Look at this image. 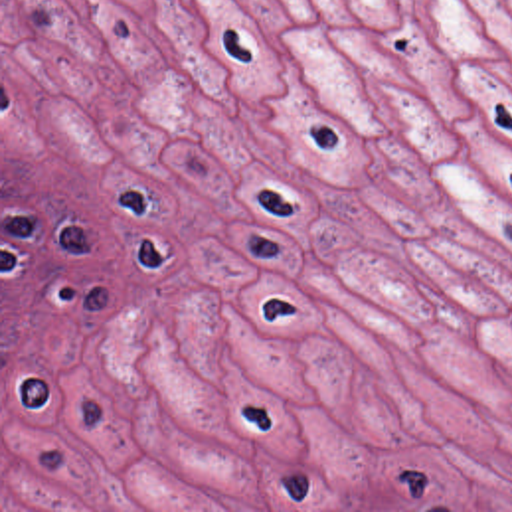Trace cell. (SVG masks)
<instances>
[{"label": "cell", "mask_w": 512, "mask_h": 512, "mask_svg": "<svg viewBox=\"0 0 512 512\" xmlns=\"http://www.w3.org/2000/svg\"><path fill=\"white\" fill-rule=\"evenodd\" d=\"M286 88L265 103L263 119L287 161L302 176L360 189L370 182L366 139L322 108L287 56Z\"/></svg>", "instance_id": "1"}, {"label": "cell", "mask_w": 512, "mask_h": 512, "mask_svg": "<svg viewBox=\"0 0 512 512\" xmlns=\"http://www.w3.org/2000/svg\"><path fill=\"white\" fill-rule=\"evenodd\" d=\"M208 52L229 75L239 105L261 110L286 88L287 55L279 40L235 0H199Z\"/></svg>", "instance_id": "2"}, {"label": "cell", "mask_w": 512, "mask_h": 512, "mask_svg": "<svg viewBox=\"0 0 512 512\" xmlns=\"http://www.w3.org/2000/svg\"><path fill=\"white\" fill-rule=\"evenodd\" d=\"M284 52L316 102L366 140L388 133L360 70L334 45L321 21L280 35Z\"/></svg>", "instance_id": "3"}, {"label": "cell", "mask_w": 512, "mask_h": 512, "mask_svg": "<svg viewBox=\"0 0 512 512\" xmlns=\"http://www.w3.org/2000/svg\"><path fill=\"white\" fill-rule=\"evenodd\" d=\"M293 409L305 443L303 461L322 475L347 512H366L376 450L317 403Z\"/></svg>", "instance_id": "4"}, {"label": "cell", "mask_w": 512, "mask_h": 512, "mask_svg": "<svg viewBox=\"0 0 512 512\" xmlns=\"http://www.w3.org/2000/svg\"><path fill=\"white\" fill-rule=\"evenodd\" d=\"M330 268L350 291L414 329L427 323L433 315L434 307L409 262L357 246L340 255Z\"/></svg>", "instance_id": "5"}, {"label": "cell", "mask_w": 512, "mask_h": 512, "mask_svg": "<svg viewBox=\"0 0 512 512\" xmlns=\"http://www.w3.org/2000/svg\"><path fill=\"white\" fill-rule=\"evenodd\" d=\"M236 299L238 312L265 336L300 342L329 331L320 300L298 279L260 271Z\"/></svg>", "instance_id": "6"}, {"label": "cell", "mask_w": 512, "mask_h": 512, "mask_svg": "<svg viewBox=\"0 0 512 512\" xmlns=\"http://www.w3.org/2000/svg\"><path fill=\"white\" fill-rule=\"evenodd\" d=\"M228 383L236 435L276 458L302 461L305 443L293 405L253 383L235 364L231 366Z\"/></svg>", "instance_id": "7"}, {"label": "cell", "mask_w": 512, "mask_h": 512, "mask_svg": "<svg viewBox=\"0 0 512 512\" xmlns=\"http://www.w3.org/2000/svg\"><path fill=\"white\" fill-rule=\"evenodd\" d=\"M365 78L387 129L413 148L431 167L459 156L462 140L455 130L418 90Z\"/></svg>", "instance_id": "8"}, {"label": "cell", "mask_w": 512, "mask_h": 512, "mask_svg": "<svg viewBox=\"0 0 512 512\" xmlns=\"http://www.w3.org/2000/svg\"><path fill=\"white\" fill-rule=\"evenodd\" d=\"M236 181L235 197L250 219L290 234L308 251L309 227L321 206L305 182L258 160L245 166Z\"/></svg>", "instance_id": "9"}, {"label": "cell", "mask_w": 512, "mask_h": 512, "mask_svg": "<svg viewBox=\"0 0 512 512\" xmlns=\"http://www.w3.org/2000/svg\"><path fill=\"white\" fill-rule=\"evenodd\" d=\"M230 341L235 365L253 383L292 405L317 403L304 378L297 343L257 332L238 312L229 309Z\"/></svg>", "instance_id": "10"}, {"label": "cell", "mask_w": 512, "mask_h": 512, "mask_svg": "<svg viewBox=\"0 0 512 512\" xmlns=\"http://www.w3.org/2000/svg\"><path fill=\"white\" fill-rule=\"evenodd\" d=\"M432 174L454 209L512 256V202L459 156L437 164Z\"/></svg>", "instance_id": "11"}, {"label": "cell", "mask_w": 512, "mask_h": 512, "mask_svg": "<svg viewBox=\"0 0 512 512\" xmlns=\"http://www.w3.org/2000/svg\"><path fill=\"white\" fill-rule=\"evenodd\" d=\"M320 302L328 330L342 340L358 361L374 374L396 407L407 432L416 440L427 439L429 432L423 421L420 402L401 377L388 344L338 308L324 301Z\"/></svg>", "instance_id": "12"}, {"label": "cell", "mask_w": 512, "mask_h": 512, "mask_svg": "<svg viewBox=\"0 0 512 512\" xmlns=\"http://www.w3.org/2000/svg\"><path fill=\"white\" fill-rule=\"evenodd\" d=\"M267 512H347L322 475L305 461H287L255 449Z\"/></svg>", "instance_id": "13"}, {"label": "cell", "mask_w": 512, "mask_h": 512, "mask_svg": "<svg viewBox=\"0 0 512 512\" xmlns=\"http://www.w3.org/2000/svg\"><path fill=\"white\" fill-rule=\"evenodd\" d=\"M317 299L341 310L358 325L415 360L421 337L413 327L346 288L332 269L308 252L298 279Z\"/></svg>", "instance_id": "14"}, {"label": "cell", "mask_w": 512, "mask_h": 512, "mask_svg": "<svg viewBox=\"0 0 512 512\" xmlns=\"http://www.w3.org/2000/svg\"><path fill=\"white\" fill-rule=\"evenodd\" d=\"M370 155V182L381 190L425 213L443 193L432 168L399 137L387 133L366 140Z\"/></svg>", "instance_id": "15"}, {"label": "cell", "mask_w": 512, "mask_h": 512, "mask_svg": "<svg viewBox=\"0 0 512 512\" xmlns=\"http://www.w3.org/2000/svg\"><path fill=\"white\" fill-rule=\"evenodd\" d=\"M304 378L317 404L346 427L359 361L350 348L330 331L297 343Z\"/></svg>", "instance_id": "16"}, {"label": "cell", "mask_w": 512, "mask_h": 512, "mask_svg": "<svg viewBox=\"0 0 512 512\" xmlns=\"http://www.w3.org/2000/svg\"><path fill=\"white\" fill-rule=\"evenodd\" d=\"M346 428L374 450H391L416 443L374 374L359 362Z\"/></svg>", "instance_id": "17"}, {"label": "cell", "mask_w": 512, "mask_h": 512, "mask_svg": "<svg viewBox=\"0 0 512 512\" xmlns=\"http://www.w3.org/2000/svg\"><path fill=\"white\" fill-rule=\"evenodd\" d=\"M321 210L337 218L359 237L362 246L409 262L405 241L399 238L362 199L357 189L328 185L304 176Z\"/></svg>", "instance_id": "18"}, {"label": "cell", "mask_w": 512, "mask_h": 512, "mask_svg": "<svg viewBox=\"0 0 512 512\" xmlns=\"http://www.w3.org/2000/svg\"><path fill=\"white\" fill-rule=\"evenodd\" d=\"M230 238L234 248L259 271L299 279L304 270L308 251L280 229L252 219H238L231 227Z\"/></svg>", "instance_id": "19"}, {"label": "cell", "mask_w": 512, "mask_h": 512, "mask_svg": "<svg viewBox=\"0 0 512 512\" xmlns=\"http://www.w3.org/2000/svg\"><path fill=\"white\" fill-rule=\"evenodd\" d=\"M409 261L419 278L441 295L476 310H498L503 300L472 276L455 267L424 241H406Z\"/></svg>", "instance_id": "20"}, {"label": "cell", "mask_w": 512, "mask_h": 512, "mask_svg": "<svg viewBox=\"0 0 512 512\" xmlns=\"http://www.w3.org/2000/svg\"><path fill=\"white\" fill-rule=\"evenodd\" d=\"M453 127L462 140L469 164L512 202V145L494 134L474 110Z\"/></svg>", "instance_id": "21"}, {"label": "cell", "mask_w": 512, "mask_h": 512, "mask_svg": "<svg viewBox=\"0 0 512 512\" xmlns=\"http://www.w3.org/2000/svg\"><path fill=\"white\" fill-rule=\"evenodd\" d=\"M328 35L364 77L418 90L397 59L379 41L376 31L353 25L328 28Z\"/></svg>", "instance_id": "22"}, {"label": "cell", "mask_w": 512, "mask_h": 512, "mask_svg": "<svg viewBox=\"0 0 512 512\" xmlns=\"http://www.w3.org/2000/svg\"><path fill=\"white\" fill-rule=\"evenodd\" d=\"M424 242L446 261L512 302V269L471 247L434 233Z\"/></svg>", "instance_id": "23"}, {"label": "cell", "mask_w": 512, "mask_h": 512, "mask_svg": "<svg viewBox=\"0 0 512 512\" xmlns=\"http://www.w3.org/2000/svg\"><path fill=\"white\" fill-rule=\"evenodd\" d=\"M358 192L403 241H424L435 233L424 213L381 190L372 182L358 189Z\"/></svg>", "instance_id": "24"}, {"label": "cell", "mask_w": 512, "mask_h": 512, "mask_svg": "<svg viewBox=\"0 0 512 512\" xmlns=\"http://www.w3.org/2000/svg\"><path fill=\"white\" fill-rule=\"evenodd\" d=\"M362 246L359 237L346 224L321 210L308 231V252L331 267L348 250Z\"/></svg>", "instance_id": "25"}, {"label": "cell", "mask_w": 512, "mask_h": 512, "mask_svg": "<svg viewBox=\"0 0 512 512\" xmlns=\"http://www.w3.org/2000/svg\"><path fill=\"white\" fill-rule=\"evenodd\" d=\"M468 95L484 124L512 145V94L486 84L473 86Z\"/></svg>", "instance_id": "26"}, {"label": "cell", "mask_w": 512, "mask_h": 512, "mask_svg": "<svg viewBox=\"0 0 512 512\" xmlns=\"http://www.w3.org/2000/svg\"><path fill=\"white\" fill-rule=\"evenodd\" d=\"M359 25L376 32L397 27L402 20L396 0H344Z\"/></svg>", "instance_id": "27"}, {"label": "cell", "mask_w": 512, "mask_h": 512, "mask_svg": "<svg viewBox=\"0 0 512 512\" xmlns=\"http://www.w3.org/2000/svg\"><path fill=\"white\" fill-rule=\"evenodd\" d=\"M249 12L275 39L293 26L289 16L278 0H235Z\"/></svg>", "instance_id": "28"}, {"label": "cell", "mask_w": 512, "mask_h": 512, "mask_svg": "<svg viewBox=\"0 0 512 512\" xmlns=\"http://www.w3.org/2000/svg\"><path fill=\"white\" fill-rule=\"evenodd\" d=\"M319 20L327 28L359 25L344 0H310Z\"/></svg>", "instance_id": "29"}, {"label": "cell", "mask_w": 512, "mask_h": 512, "mask_svg": "<svg viewBox=\"0 0 512 512\" xmlns=\"http://www.w3.org/2000/svg\"><path fill=\"white\" fill-rule=\"evenodd\" d=\"M20 395L25 407L37 409L47 402L49 388L46 382L41 379L28 378L21 384Z\"/></svg>", "instance_id": "30"}, {"label": "cell", "mask_w": 512, "mask_h": 512, "mask_svg": "<svg viewBox=\"0 0 512 512\" xmlns=\"http://www.w3.org/2000/svg\"><path fill=\"white\" fill-rule=\"evenodd\" d=\"M278 1L294 25H309L320 21L310 0Z\"/></svg>", "instance_id": "31"}, {"label": "cell", "mask_w": 512, "mask_h": 512, "mask_svg": "<svg viewBox=\"0 0 512 512\" xmlns=\"http://www.w3.org/2000/svg\"><path fill=\"white\" fill-rule=\"evenodd\" d=\"M61 246L70 253L84 254L89 251V245L84 231L77 226H68L60 234Z\"/></svg>", "instance_id": "32"}, {"label": "cell", "mask_w": 512, "mask_h": 512, "mask_svg": "<svg viewBox=\"0 0 512 512\" xmlns=\"http://www.w3.org/2000/svg\"><path fill=\"white\" fill-rule=\"evenodd\" d=\"M4 227L7 232L17 237H28L33 232L32 222L24 216H15L6 219Z\"/></svg>", "instance_id": "33"}, {"label": "cell", "mask_w": 512, "mask_h": 512, "mask_svg": "<svg viewBox=\"0 0 512 512\" xmlns=\"http://www.w3.org/2000/svg\"><path fill=\"white\" fill-rule=\"evenodd\" d=\"M139 261L146 267L156 268L162 263V257L149 240H144L138 252Z\"/></svg>", "instance_id": "34"}, {"label": "cell", "mask_w": 512, "mask_h": 512, "mask_svg": "<svg viewBox=\"0 0 512 512\" xmlns=\"http://www.w3.org/2000/svg\"><path fill=\"white\" fill-rule=\"evenodd\" d=\"M109 294L104 287L93 288L84 300V307L89 311L103 309L108 302Z\"/></svg>", "instance_id": "35"}, {"label": "cell", "mask_w": 512, "mask_h": 512, "mask_svg": "<svg viewBox=\"0 0 512 512\" xmlns=\"http://www.w3.org/2000/svg\"><path fill=\"white\" fill-rule=\"evenodd\" d=\"M119 203L130 208L136 215L143 214L146 207L142 194L133 190L122 193L119 197Z\"/></svg>", "instance_id": "36"}, {"label": "cell", "mask_w": 512, "mask_h": 512, "mask_svg": "<svg viewBox=\"0 0 512 512\" xmlns=\"http://www.w3.org/2000/svg\"><path fill=\"white\" fill-rule=\"evenodd\" d=\"M82 412L84 422L88 426H94L102 415L100 406L92 400H85L82 403Z\"/></svg>", "instance_id": "37"}, {"label": "cell", "mask_w": 512, "mask_h": 512, "mask_svg": "<svg viewBox=\"0 0 512 512\" xmlns=\"http://www.w3.org/2000/svg\"><path fill=\"white\" fill-rule=\"evenodd\" d=\"M62 461V454L58 451H47L40 455V463L51 470L59 467Z\"/></svg>", "instance_id": "38"}, {"label": "cell", "mask_w": 512, "mask_h": 512, "mask_svg": "<svg viewBox=\"0 0 512 512\" xmlns=\"http://www.w3.org/2000/svg\"><path fill=\"white\" fill-rule=\"evenodd\" d=\"M16 264L15 256L7 251H1L0 254V268L2 272L10 271Z\"/></svg>", "instance_id": "39"}, {"label": "cell", "mask_w": 512, "mask_h": 512, "mask_svg": "<svg viewBox=\"0 0 512 512\" xmlns=\"http://www.w3.org/2000/svg\"><path fill=\"white\" fill-rule=\"evenodd\" d=\"M75 295V291L70 287H64L59 291V297L62 300H71Z\"/></svg>", "instance_id": "40"}]
</instances>
